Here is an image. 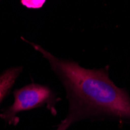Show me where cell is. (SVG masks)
Returning a JSON list of instances; mask_svg holds the SVG:
<instances>
[{
  "mask_svg": "<svg viewBox=\"0 0 130 130\" xmlns=\"http://www.w3.org/2000/svg\"><path fill=\"white\" fill-rule=\"evenodd\" d=\"M30 44L49 62L68 92L69 111L57 130H66L76 121L94 114L130 118V98L113 84L104 70L84 69L55 57L39 45Z\"/></svg>",
  "mask_w": 130,
  "mask_h": 130,
  "instance_id": "6da1fadb",
  "label": "cell"
},
{
  "mask_svg": "<svg viewBox=\"0 0 130 130\" xmlns=\"http://www.w3.org/2000/svg\"><path fill=\"white\" fill-rule=\"evenodd\" d=\"M50 98L51 90L48 87L38 84L27 85L14 92V103L2 114V117L12 122L17 113L39 107Z\"/></svg>",
  "mask_w": 130,
  "mask_h": 130,
  "instance_id": "7a4b0ae2",
  "label": "cell"
},
{
  "mask_svg": "<svg viewBox=\"0 0 130 130\" xmlns=\"http://www.w3.org/2000/svg\"><path fill=\"white\" fill-rule=\"evenodd\" d=\"M21 72V67H13L0 75V103L6 97Z\"/></svg>",
  "mask_w": 130,
  "mask_h": 130,
  "instance_id": "3957f363",
  "label": "cell"
},
{
  "mask_svg": "<svg viewBox=\"0 0 130 130\" xmlns=\"http://www.w3.org/2000/svg\"><path fill=\"white\" fill-rule=\"evenodd\" d=\"M23 4L28 8H40L44 3V1H22Z\"/></svg>",
  "mask_w": 130,
  "mask_h": 130,
  "instance_id": "277c9868",
  "label": "cell"
}]
</instances>
